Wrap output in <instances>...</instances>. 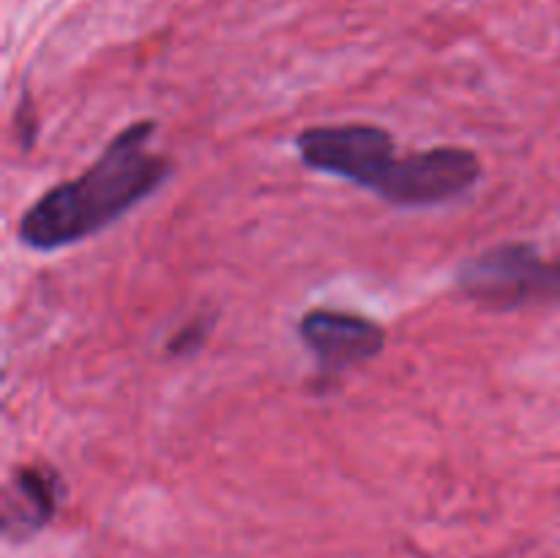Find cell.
I'll return each mask as SVG.
<instances>
[{"mask_svg": "<svg viewBox=\"0 0 560 558\" xmlns=\"http://www.w3.org/2000/svg\"><path fill=\"white\" fill-rule=\"evenodd\" d=\"M293 146L310 170L348 181L394 208L446 206L481 181V159L470 148L435 146L399 156L394 135L377 124L310 126Z\"/></svg>", "mask_w": 560, "mask_h": 558, "instance_id": "1", "label": "cell"}, {"mask_svg": "<svg viewBox=\"0 0 560 558\" xmlns=\"http://www.w3.org/2000/svg\"><path fill=\"white\" fill-rule=\"evenodd\" d=\"M457 288L495 312H512L534 301H560V252L556 260H545L528 241H503L457 268Z\"/></svg>", "mask_w": 560, "mask_h": 558, "instance_id": "3", "label": "cell"}, {"mask_svg": "<svg viewBox=\"0 0 560 558\" xmlns=\"http://www.w3.org/2000/svg\"><path fill=\"white\" fill-rule=\"evenodd\" d=\"M299 339L323 377H337L377 359L386 348V328L372 317L331 306H315L299 317Z\"/></svg>", "mask_w": 560, "mask_h": 558, "instance_id": "4", "label": "cell"}, {"mask_svg": "<svg viewBox=\"0 0 560 558\" xmlns=\"http://www.w3.org/2000/svg\"><path fill=\"white\" fill-rule=\"evenodd\" d=\"M202 328H208V326H202V323H195V326H189L186 332H180L178 337L170 342V350H173V353H184V350L200 348V339H202L200 332H202Z\"/></svg>", "mask_w": 560, "mask_h": 558, "instance_id": "6", "label": "cell"}, {"mask_svg": "<svg viewBox=\"0 0 560 558\" xmlns=\"http://www.w3.org/2000/svg\"><path fill=\"white\" fill-rule=\"evenodd\" d=\"M60 479L49 465H25L14 474L11 481L9 507H20L16 518L20 523L42 525L47 523L49 514L58 507Z\"/></svg>", "mask_w": 560, "mask_h": 558, "instance_id": "5", "label": "cell"}, {"mask_svg": "<svg viewBox=\"0 0 560 558\" xmlns=\"http://www.w3.org/2000/svg\"><path fill=\"white\" fill-rule=\"evenodd\" d=\"M153 120L124 126L96 162L77 178L49 186L16 224L25 249L52 255L93 239L156 195L173 175V162L151 151Z\"/></svg>", "mask_w": 560, "mask_h": 558, "instance_id": "2", "label": "cell"}]
</instances>
